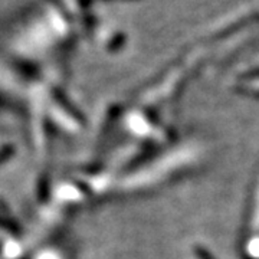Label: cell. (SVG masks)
<instances>
[{
  "instance_id": "cell-1",
  "label": "cell",
  "mask_w": 259,
  "mask_h": 259,
  "mask_svg": "<svg viewBox=\"0 0 259 259\" xmlns=\"http://www.w3.org/2000/svg\"><path fill=\"white\" fill-rule=\"evenodd\" d=\"M48 3H51L54 8H55L62 16H64V19H66V20H72V15H71V12L66 9V6H65V3L62 2V0H47Z\"/></svg>"
},
{
  "instance_id": "cell-2",
  "label": "cell",
  "mask_w": 259,
  "mask_h": 259,
  "mask_svg": "<svg viewBox=\"0 0 259 259\" xmlns=\"http://www.w3.org/2000/svg\"><path fill=\"white\" fill-rule=\"evenodd\" d=\"M95 0H78V3H79V6H82V8H87V6H90L91 3H94Z\"/></svg>"
}]
</instances>
